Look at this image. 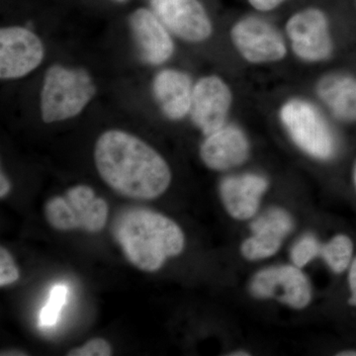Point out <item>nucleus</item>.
<instances>
[{"label": "nucleus", "instance_id": "2eb2a0df", "mask_svg": "<svg viewBox=\"0 0 356 356\" xmlns=\"http://www.w3.org/2000/svg\"><path fill=\"white\" fill-rule=\"evenodd\" d=\"M268 181L255 173L231 175L220 184V197L227 212L234 219L248 220L254 216Z\"/></svg>", "mask_w": 356, "mask_h": 356}, {"label": "nucleus", "instance_id": "7ed1b4c3", "mask_svg": "<svg viewBox=\"0 0 356 356\" xmlns=\"http://www.w3.org/2000/svg\"><path fill=\"white\" fill-rule=\"evenodd\" d=\"M96 86L83 69L53 65L47 70L41 91L42 119L46 123L77 116L92 100Z\"/></svg>", "mask_w": 356, "mask_h": 356}, {"label": "nucleus", "instance_id": "f257e3e1", "mask_svg": "<svg viewBox=\"0 0 356 356\" xmlns=\"http://www.w3.org/2000/svg\"><path fill=\"white\" fill-rule=\"evenodd\" d=\"M95 161L103 181L125 197L153 200L163 195L172 182L165 159L144 140L124 131L109 130L98 138Z\"/></svg>", "mask_w": 356, "mask_h": 356}, {"label": "nucleus", "instance_id": "ddd939ff", "mask_svg": "<svg viewBox=\"0 0 356 356\" xmlns=\"http://www.w3.org/2000/svg\"><path fill=\"white\" fill-rule=\"evenodd\" d=\"M250 140L242 129L225 125L206 136L200 147V156L210 170L224 172L243 165L250 156Z\"/></svg>", "mask_w": 356, "mask_h": 356}, {"label": "nucleus", "instance_id": "412c9836", "mask_svg": "<svg viewBox=\"0 0 356 356\" xmlns=\"http://www.w3.org/2000/svg\"><path fill=\"white\" fill-rule=\"evenodd\" d=\"M20 273L13 255L6 248H0V286L13 284L19 280Z\"/></svg>", "mask_w": 356, "mask_h": 356}, {"label": "nucleus", "instance_id": "f8f14e48", "mask_svg": "<svg viewBox=\"0 0 356 356\" xmlns=\"http://www.w3.org/2000/svg\"><path fill=\"white\" fill-rule=\"evenodd\" d=\"M252 236L243 243L241 252L248 261L268 259L280 250L293 229L291 216L285 210L273 208L252 222Z\"/></svg>", "mask_w": 356, "mask_h": 356}, {"label": "nucleus", "instance_id": "6ab92c4d", "mask_svg": "<svg viewBox=\"0 0 356 356\" xmlns=\"http://www.w3.org/2000/svg\"><path fill=\"white\" fill-rule=\"evenodd\" d=\"M69 290L65 285H56L51 290L50 299L40 313V325L51 327L57 323L60 310L67 301Z\"/></svg>", "mask_w": 356, "mask_h": 356}, {"label": "nucleus", "instance_id": "f3484780", "mask_svg": "<svg viewBox=\"0 0 356 356\" xmlns=\"http://www.w3.org/2000/svg\"><path fill=\"white\" fill-rule=\"evenodd\" d=\"M316 93L337 119L356 121V77L337 72L325 74L318 81Z\"/></svg>", "mask_w": 356, "mask_h": 356}, {"label": "nucleus", "instance_id": "20e7f679", "mask_svg": "<svg viewBox=\"0 0 356 356\" xmlns=\"http://www.w3.org/2000/svg\"><path fill=\"white\" fill-rule=\"evenodd\" d=\"M280 119L293 143L312 158L327 161L336 153V140L329 124L315 105L291 98L281 105Z\"/></svg>", "mask_w": 356, "mask_h": 356}, {"label": "nucleus", "instance_id": "cd10ccee", "mask_svg": "<svg viewBox=\"0 0 356 356\" xmlns=\"http://www.w3.org/2000/svg\"><path fill=\"white\" fill-rule=\"evenodd\" d=\"M231 355H250V353H245V351H236V353H232Z\"/></svg>", "mask_w": 356, "mask_h": 356}, {"label": "nucleus", "instance_id": "bb28decb", "mask_svg": "<svg viewBox=\"0 0 356 356\" xmlns=\"http://www.w3.org/2000/svg\"><path fill=\"white\" fill-rule=\"evenodd\" d=\"M339 356H356V350H344L341 351V353H339Z\"/></svg>", "mask_w": 356, "mask_h": 356}, {"label": "nucleus", "instance_id": "6e6552de", "mask_svg": "<svg viewBox=\"0 0 356 356\" xmlns=\"http://www.w3.org/2000/svg\"><path fill=\"white\" fill-rule=\"evenodd\" d=\"M250 291L257 298L276 299L293 309L301 310L312 299L310 283L299 267H268L255 274Z\"/></svg>", "mask_w": 356, "mask_h": 356}, {"label": "nucleus", "instance_id": "1a4fd4ad", "mask_svg": "<svg viewBox=\"0 0 356 356\" xmlns=\"http://www.w3.org/2000/svg\"><path fill=\"white\" fill-rule=\"evenodd\" d=\"M233 103L228 83L217 76H207L194 84L191 116L192 122L205 136L226 125Z\"/></svg>", "mask_w": 356, "mask_h": 356}, {"label": "nucleus", "instance_id": "a211bd4d", "mask_svg": "<svg viewBox=\"0 0 356 356\" xmlns=\"http://www.w3.org/2000/svg\"><path fill=\"white\" fill-rule=\"evenodd\" d=\"M355 245L350 236L339 234L334 236L321 250V255L334 273L341 274L350 268L353 261Z\"/></svg>", "mask_w": 356, "mask_h": 356}, {"label": "nucleus", "instance_id": "0eeeda50", "mask_svg": "<svg viewBox=\"0 0 356 356\" xmlns=\"http://www.w3.org/2000/svg\"><path fill=\"white\" fill-rule=\"evenodd\" d=\"M232 43L241 57L254 65L273 64L287 55V44L281 33L261 18H242L231 29Z\"/></svg>", "mask_w": 356, "mask_h": 356}, {"label": "nucleus", "instance_id": "9b49d317", "mask_svg": "<svg viewBox=\"0 0 356 356\" xmlns=\"http://www.w3.org/2000/svg\"><path fill=\"white\" fill-rule=\"evenodd\" d=\"M154 13L175 36L191 43L209 38L212 22L198 0H152Z\"/></svg>", "mask_w": 356, "mask_h": 356}, {"label": "nucleus", "instance_id": "f03ea898", "mask_svg": "<svg viewBox=\"0 0 356 356\" xmlns=\"http://www.w3.org/2000/svg\"><path fill=\"white\" fill-rule=\"evenodd\" d=\"M114 235L126 259L147 273L158 271L166 259L184 248V234L177 222L144 208L124 212L115 225Z\"/></svg>", "mask_w": 356, "mask_h": 356}, {"label": "nucleus", "instance_id": "c85d7f7f", "mask_svg": "<svg viewBox=\"0 0 356 356\" xmlns=\"http://www.w3.org/2000/svg\"><path fill=\"white\" fill-rule=\"evenodd\" d=\"M353 184H355V191H356V163H355V168H353Z\"/></svg>", "mask_w": 356, "mask_h": 356}, {"label": "nucleus", "instance_id": "a878e982", "mask_svg": "<svg viewBox=\"0 0 356 356\" xmlns=\"http://www.w3.org/2000/svg\"><path fill=\"white\" fill-rule=\"evenodd\" d=\"M7 355H27V353H25L24 351L20 350H11V351H4V353H1V356H7Z\"/></svg>", "mask_w": 356, "mask_h": 356}, {"label": "nucleus", "instance_id": "c756f323", "mask_svg": "<svg viewBox=\"0 0 356 356\" xmlns=\"http://www.w3.org/2000/svg\"><path fill=\"white\" fill-rule=\"evenodd\" d=\"M117 1H125V0H117Z\"/></svg>", "mask_w": 356, "mask_h": 356}, {"label": "nucleus", "instance_id": "9d476101", "mask_svg": "<svg viewBox=\"0 0 356 356\" xmlns=\"http://www.w3.org/2000/svg\"><path fill=\"white\" fill-rule=\"evenodd\" d=\"M44 46L36 34L23 27L0 31V76L15 79L27 76L41 65Z\"/></svg>", "mask_w": 356, "mask_h": 356}, {"label": "nucleus", "instance_id": "393cba45", "mask_svg": "<svg viewBox=\"0 0 356 356\" xmlns=\"http://www.w3.org/2000/svg\"><path fill=\"white\" fill-rule=\"evenodd\" d=\"M10 191V181H9L6 175L1 172V175H0V198L3 199L4 197H6Z\"/></svg>", "mask_w": 356, "mask_h": 356}, {"label": "nucleus", "instance_id": "4468645a", "mask_svg": "<svg viewBox=\"0 0 356 356\" xmlns=\"http://www.w3.org/2000/svg\"><path fill=\"white\" fill-rule=\"evenodd\" d=\"M130 26L133 37L143 60L149 65H161L172 57L175 44L170 30L156 14L140 8L131 15Z\"/></svg>", "mask_w": 356, "mask_h": 356}, {"label": "nucleus", "instance_id": "5701e85b", "mask_svg": "<svg viewBox=\"0 0 356 356\" xmlns=\"http://www.w3.org/2000/svg\"><path fill=\"white\" fill-rule=\"evenodd\" d=\"M248 1L257 10L267 13V11L277 8L285 0H248Z\"/></svg>", "mask_w": 356, "mask_h": 356}, {"label": "nucleus", "instance_id": "b1692460", "mask_svg": "<svg viewBox=\"0 0 356 356\" xmlns=\"http://www.w3.org/2000/svg\"><path fill=\"white\" fill-rule=\"evenodd\" d=\"M348 287L350 293L348 303L356 308V257L353 259L348 271Z\"/></svg>", "mask_w": 356, "mask_h": 356}, {"label": "nucleus", "instance_id": "39448f33", "mask_svg": "<svg viewBox=\"0 0 356 356\" xmlns=\"http://www.w3.org/2000/svg\"><path fill=\"white\" fill-rule=\"evenodd\" d=\"M44 216L51 228L58 231L81 229L88 233H98L106 226L108 203L96 197L95 192L88 185H76L56 196L44 205Z\"/></svg>", "mask_w": 356, "mask_h": 356}, {"label": "nucleus", "instance_id": "aec40b11", "mask_svg": "<svg viewBox=\"0 0 356 356\" xmlns=\"http://www.w3.org/2000/svg\"><path fill=\"white\" fill-rule=\"evenodd\" d=\"M321 247L317 238L312 235L304 236L295 243L291 250V259L295 266L304 267L321 254Z\"/></svg>", "mask_w": 356, "mask_h": 356}, {"label": "nucleus", "instance_id": "dca6fc26", "mask_svg": "<svg viewBox=\"0 0 356 356\" xmlns=\"http://www.w3.org/2000/svg\"><path fill=\"white\" fill-rule=\"evenodd\" d=\"M193 83L181 70L166 69L154 77V98L161 111L172 120H180L191 113Z\"/></svg>", "mask_w": 356, "mask_h": 356}, {"label": "nucleus", "instance_id": "4be33fe9", "mask_svg": "<svg viewBox=\"0 0 356 356\" xmlns=\"http://www.w3.org/2000/svg\"><path fill=\"white\" fill-rule=\"evenodd\" d=\"M69 356H110L112 355V348L108 341L100 337L86 341L83 346L74 348L67 353Z\"/></svg>", "mask_w": 356, "mask_h": 356}, {"label": "nucleus", "instance_id": "423d86ee", "mask_svg": "<svg viewBox=\"0 0 356 356\" xmlns=\"http://www.w3.org/2000/svg\"><path fill=\"white\" fill-rule=\"evenodd\" d=\"M285 32L299 60L316 64L332 57L334 43L329 20L320 9L307 8L293 14L285 25Z\"/></svg>", "mask_w": 356, "mask_h": 356}]
</instances>
